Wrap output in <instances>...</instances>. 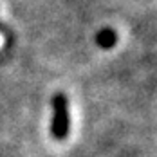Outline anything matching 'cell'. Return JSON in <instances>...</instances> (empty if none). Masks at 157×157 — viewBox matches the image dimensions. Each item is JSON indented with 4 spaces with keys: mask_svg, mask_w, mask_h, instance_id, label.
<instances>
[{
    "mask_svg": "<svg viewBox=\"0 0 157 157\" xmlns=\"http://www.w3.org/2000/svg\"><path fill=\"white\" fill-rule=\"evenodd\" d=\"M52 105V121H51V136L56 141H63L71 130V112H69V99L67 96L58 92L51 99Z\"/></svg>",
    "mask_w": 157,
    "mask_h": 157,
    "instance_id": "6da1fadb",
    "label": "cell"
},
{
    "mask_svg": "<svg viewBox=\"0 0 157 157\" xmlns=\"http://www.w3.org/2000/svg\"><path fill=\"white\" fill-rule=\"evenodd\" d=\"M117 42V33L110 27H103L101 31L96 34V44L101 49H112Z\"/></svg>",
    "mask_w": 157,
    "mask_h": 157,
    "instance_id": "7a4b0ae2",
    "label": "cell"
}]
</instances>
